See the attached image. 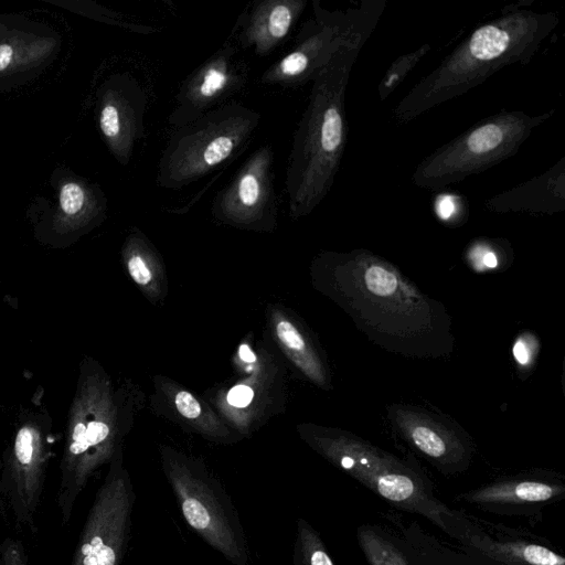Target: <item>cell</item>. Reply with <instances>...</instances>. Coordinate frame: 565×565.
<instances>
[{"instance_id":"obj_28","label":"cell","mask_w":565,"mask_h":565,"mask_svg":"<svg viewBox=\"0 0 565 565\" xmlns=\"http://www.w3.org/2000/svg\"><path fill=\"white\" fill-rule=\"evenodd\" d=\"M0 565H26L20 543L8 541L1 551Z\"/></svg>"},{"instance_id":"obj_22","label":"cell","mask_w":565,"mask_h":565,"mask_svg":"<svg viewBox=\"0 0 565 565\" xmlns=\"http://www.w3.org/2000/svg\"><path fill=\"white\" fill-rule=\"evenodd\" d=\"M85 201L83 189L76 183H67L61 189L60 203L67 215L78 213Z\"/></svg>"},{"instance_id":"obj_11","label":"cell","mask_w":565,"mask_h":565,"mask_svg":"<svg viewBox=\"0 0 565 565\" xmlns=\"http://www.w3.org/2000/svg\"><path fill=\"white\" fill-rule=\"evenodd\" d=\"M270 324L274 337L287 358L310 380L321 384V365L298 327L277 310L271 313Z\"/></svg>"},{"instance_id":"obj_23","label":"cell","mask_w":565,"mask_h":565,"mask_svg":"<svg viewBox=\"0 0 565 565\" xmlns=\"http://www.w3.org/2000/svg\"><path fill=\"white\" fill-rule=\"evenodd\" d=\"M226 81V73L222 68L211 67L203 76L199 93L203 97H212L225 86Z\"/></svg>"},{"instance_id":"obj_29","label":"cell","mask_w":565,"mask_h":565,"mask_svg":"<svg viewBox=\"0 0 565 565\" xmlns=\"http://www.w3.org/2000/svg\"><path fill=\"white\" fill-rule=\"evenodd\" d=\"M513 355L516 362L521 365H526L530 361L531 354L527 345L522 339H519L513 345Z\"/></svg>"},{"instance_id":"obj_26","label":"cell","mask_w":565,"mask_h":565,"mask_svg":"<svg viewBox=\"0 0 565 565\" xmlns=\"http://www.w3.org/2000/svg\"><path fill=\"white\" fill-rule=\"evenodd\" d=\"M255 397V391L249 384H236L226 395V403L233 408H245L249 406Z\"/></svg>"},{"instance_id":"obj_14","label":"cell","mask_w":565,"mask_h":565,"mask_svg":"<svg viewBox=\"0 0 565 565\" xmlns=\"http://www.w3.org/2000/svg\"><path fill=\"white\" fill-rule=\"evenodd\" d=\"M294 565H334L319 533L303 519L296 524Z\"/></svg>"},{"instance_id":"obj_19","label":"cell","mask_w":565,"mask_h":565,"mask_svg":"<svg viewBox=\"0 0 565 565\" xmlns=\"http://www.w3.org/2000/svg\"><path fill=\"white\" fill-rule=\"evenodd\" d=\"M292 9H290L286 3L276 4L267 13L265 31L273 40H279L287 34L292 23Z\"/></svg>"},{"instance_id":"obj_24","label":"cell","mask_w":565,"mask_h":565,"mask_svg":"<svg viewBox=\"0 0 565 565\" xmlns=\"http://www.w3.org/2000/svg\"><path fill=\"white\" fill-rule=\"evenodd\" d=\"M310 66L308 57L301 51H297L280 61L278 71L282 76L295 77L305 73Z\"/></svg>"},{"instance_id":"obj_5","label":"cell","mask_w":565,"mask_h":565,"mask_svg":"<svg viewBox=\"0 0 565 565\" xmlns=\"http://www.w3.org/2000/svg\"><path fill=\"white\" fill-rule=\"evenodd\" d=\"M163 473L186 524L234 565L249 563V548L234 502L200 459L161 446Z\"/></svg>"},{"instance_id":"obj_20","label":"cell","mask_w":565,"mask_h":565,"mask_svg":"<svg viewBox=\"0 0 565 565\" xmlns=\"http://www.w3.org/2000/svg\"><path fill=\"white\" fill-rule=\"evenodd\" d=\"M262 195L259 177L248 170L237 181L236 196L242 207L252 209L258 204Z\"/></svg>"},{"instance_id":"obj_2","label":"cell","mask_w":565,"mask_h":565,"mask_svg":"<svg viewBox=\"0 0 565 565\" xmlns=\"http://www.w3.org/2000/svg\"><path fill=\"white\" fill-rule=\"evenodd\" d=\"M132 398L116 390L93 358L79 366L64 435L58 504L67 521L74 501L93 473L110 463L132 422Z\"/></svg>"},{"instance_id":"obj_13","label":"cell","mask_w":565,"mask_h":565,"mask_svg":"<svg viewBox=\"0 0 565 565\" xmlns=\"http://www.w3.org/2000/svg\"><path fill=\"white\" fill-rule=\"evenodd\" d=\"M125 266L129 277L152 301L160 299L166 289V275L153 255L139 246L125 252Z\"/></svg>"},{"instance_id":"obj_7","label":"cell","mask_w":565,"mask_h":565,"mask_svg":"<svg viewBox=\"0 0 565 565\" xmlns=\"http://www.w3.org/2000/svg\"><path fill=\"white\" fill-rule=\"evenodd\" d=\"M302 436L315 449L380 497L407 510L422 513L440 526L444 525L441 513L445 507L429 497L422 483L405 470L370 452L358 451L352 447L317 436Z\"/></svg>"},{"instance_id":"obj_10","label":"cell","mask_w":565,"mask_h":565,"mask_svg":"<svg viewBox=\"0 0 565 565\" xmlns=\"http://www.w3.org/2000/svg\"><path fill=\"white\" fill-rule=\"evenodd\" d=\"M161 386L177 414L200 435L213 441L226 444L241 439V436L234 434L207 405L190 391L164 379Z\"/></svg>"},{"instance_id":"obj_25","label":"cell","mask_w":565,"mask_h":565,"mask_svg":"<svg viewBox=\"0 0 565 565\" xmlns=\"http://www.w3.org/2000/svg\"><path fill=\"white\" fill-rule=\"evenodd\" d=\"M465 207L461 198L456 194L445 193L435 200V210L443 221H449L458 213V209Z\"/></svg>"},{"instance_id":"obj_18","label":"cell","mask_w":565,"mask_h":565,"mask_svg":"<svg viewBox=\"0 0 565 565\" xmlns=\"http://www.w3.org/2000/svg\"><path fill=\"white\" fill-rule=\"evenodd\" d=\"M411 437L417 448L433 458H441L447 451L445 440L426 426H415L412 428Z\"/></svg>"},{"instance_id":"obj_4","label":"cell","mask_w":565,"mask_h":565,"mask_svg":"<svg viewBox=\"0 0 565 565\" xmlns=\"http://www.w3.org/2000/svg\"><path fill=\"white\" fill-rule=\"evenodd\" d=\"M553 114L554 110L535 115L521 110L493 114L423 158L412 182L418 188L438 190L482 173L513 157Z\"/></svg>"},{"instance_id":"obj_27","label":"cell","mask_w":565,"mask_h":565,"mask_svg":"<svg viewBox=\"0 0 565 565\" xmlns=\"http://www.w3.org/2000/svg\"><path fill=\"white\" fill-rule=\"evenodd\" d=\"M99 124L106 137L113 138L118 135L120 129L119 114L114 105H107L103 108Z\"/></svg>"},{"instance_id":"obj_12","label":"cell","mask_w":565,"mask_h":565,"mask_svg":"<svg viewBox=\"0 0 565 565\" xmlns=\"http://www.w3.org/2000/svg\"><path fill=\"white\" fill-rule=\"evenodd\" d=\"M561 491L558 487L545 482L513 481L481 488L466 498L477 503H530L547 501Z\"/></svg>"},{"instance_id":"obj_3","label":"cell","mask_w":565,"mask_h":565,"mask_svg":"<svg viewBox=\"0 0 565 565\" xmlns=\"http://www.w3.org/2000/svg\"><path fill=\"white\" fill-rule=\"evenodd\" d=\"M364 43L341 46L316 77L302 127L297 201L310 210L331 188L347 143L344 95Z\"/></svg>"},{"instance_id":"obj_16","label":"cell","mask_w":565,"mask_h":565,"mask_svg":"<svg viewBox=\"0 0 565 565\" xmlns=\"http://www.w3.org/2000/svg\"><path fill=\"white\" fill-rule=\"evenodd\" d=\"M429 50V44H423L417 50L398 56L390 65L377 87L380 100L384 102L397 88Z\"/></svg>"},{"instance_id":"obj_6","label":"cell","mask_w":565,"mask_h":565,"mask_svg":"<svg viewBox=\"0 0 565 565\" xmlns=\"http://www.w3.org/2000/svg\"><path fill=\"white\" fill-rule=\"evenodd\" d=\"M135 502L120 448L95 494L72 565H120L130 540Z\"/></svg>"},{"instance_id":"obj_8","label":"cell","mask_w":565,"mask_h":565,"mask_svg":"<svg viewBox=\"0 0 565 565\" xmlns=\"http://www.w3.org/2000/svg\"><path fill=\"white\" fill-rule=\"evenodd\" d=\"M52 418L44 411L23 412L8 448L6 476L15 508L32 513L39 502L50 455Z\"/></svg>"},{"instance_id":"obj_9","label":"cell","mask_w":565,"mask_h":565,"mask_svg":"<svg viewBox=\"0 0 565 565\" xmlns=\"http://www.w3.org/2000/svg\"><path fill=\"white\" fill-rule=\"evenodd\" d=\"M484 206L494 212L554 213L565 207V158L544 173L491 196Z\"/></svg>"},{"instance_id":"obj_31","label":"cell","mask_w":565,"mask_h":565,"mask_svg":"<svg viewBox=\"0 0 565 565\" xmlns=\"http://www.w3.org/2000/svg\"><path fill=\"white\" fill-rule=\"evenodd\" d=\"M238 355L245 363L256 362V355L247 344H242L238 349Z\"/></svg>"},{"instance_id":"obj_15","label":"cell","mask_w":565,"mask_h":565,"mask_svg":"<svg viewBox=\"0 0 565 565\" xmlns=\"http://www.w3.org/2000/svg\"><path fill=\"white\" fill-rule=\"evenodd\" d=\"M358 540L370 565H408L401 552L372 527L360 526Z\"/></svg>"},{"instance_id":"obj_1","label":"cell","mask_w":565,"mask_h":565,"mask_svg":"<svg viewBox=\"0 0 565 565\" xmlns=\"http://www.w3.org/2000/svg\"><path fill=\"white\" fill-rule=\"evenodd\" d=\"M555 12H537L522 3L476 28L423 76L393 109L396 124H407L429 109L481 85L513 64L525 65L557 26Z\"/></svg>"},{"instance_id":"obj_17","label":"cell","mask_w":565,"mask_h":565,"mask_svg":"<svg viewBox=\"0 0 565 565\" xmlns=\"http://www.w3.org/2000/svg\"><path fill=\"white\" fill-rule=\"evenodd\" d=\"M507 555L525 565H565L563 556L551 550L527 543H508L500 547Z\"/></svg>"},{"instance_id":"obj_30","label":"cell","mask_w":565,"mask_h":565,"mask_svg":"<svg viewBox=\"0 0 565 565\" xmlns=\"http://www.w3.org/2000/svg\"><path fill=\"white\" fill-rule=\"evenodd\" d=\"M12 47L8 44L0 45V71H3L11 61Z\"/></svg>"},{"instance_id":"obj_32","label":"cell","mask_w":565,"mask_h":565,"mask_svg":"<svg viewBox=\"0 0 565 565\" xmlns=\"http://www.w3.org/2000/svg\"><path fill=\"white\" fill-rule=\"evenodd\" d=\"M482 263H483L484 266H487L489 268L497 267V265H498V257H497L495 253H493L491 250H487L483 254Z\"/></svg>"},{"instance_id":"obj_21","label":"cell","mask_w":565,"mask_h":565,"mask_svg":"<svg viewBox=\"0 0 565 565\" xmlns=\"http://www.w3.org/2000/svg\"><path fill=\"white\" fill-rule=\"evenodd\" d=\"M234 140L230 136L221 135L213 138L203 149L200 167H213L225 160L233 151Z\"/></svg>"}]
</instances>
